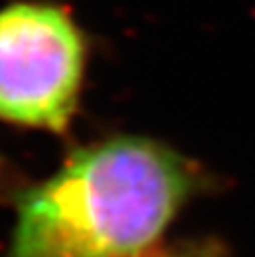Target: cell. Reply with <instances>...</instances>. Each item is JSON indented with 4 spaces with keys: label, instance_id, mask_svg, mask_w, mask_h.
I'll list each match as a JSON object with an SVG mask.
<instances>
[{
    "label": "cell",
    "instance_id": "1",
    "mask_svg": "<svg viewBox=\"0 0 255 257\" xmlns=\"http://www.w3.org/2000/svg\"><path fill=\"white\" fill-rule=\"evenodd\" d=\"M197 179L185 157L151 139L80 149L22 197L8 257H141Z\"/></svg>",
    "mask_w": 255,
    "mask_h": 257
},
{
    "label": "cell",
    "instance_id": "2",
    "mask_svg": "<svg viewBox=\"0 0 255 257\" xmlns=\"http://www.w3.org/2000/svg\"><path fill=\"white\" fill-rule=\"evenodd\" d=\"M84 72V40L72 18L50 4L0 10V118L66 128Z\"/></svg>",
    "mask_w": 255,
    "mask_h": 257
},
{
    "label": "cell",
    "instance_id": "3",
    "mask_svg": "<svg viewBox=\"0 0 255 257\" xmlns=\"http://www.w3.org/2000/svg\"><path fill=\"white\" fill-rule=\"evenodd\" d=\"M153 257H223L221 249L217 243H191L173 251H165L161 255H153Z\"/></svg>",
    "mask_w": 255,
    "mask_h": 257
}]
</instances>
